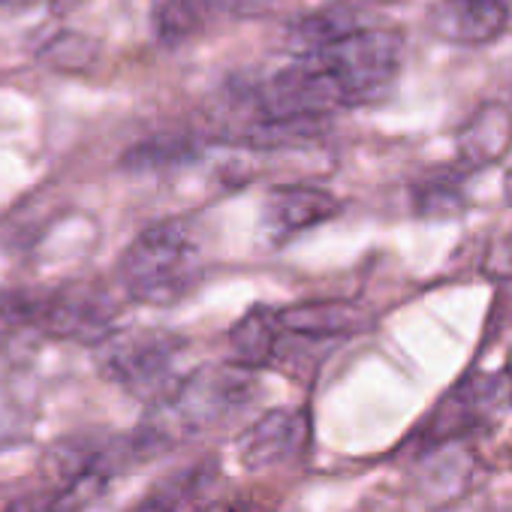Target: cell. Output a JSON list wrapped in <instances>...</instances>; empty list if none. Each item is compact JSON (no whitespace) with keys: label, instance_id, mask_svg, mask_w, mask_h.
Masks as SVG:
<instances>
[{"label":"cell","instance_id":"ba28073f","mask_svg":"<svg viewBox=\"0 0 512 512\" xmlns=\"http://www.w3.org/2000/svg\"><path fill=\"white\" fill-rule=\"evenodd\" d=\"M506 0H437L428 10V31L452 46H488L509 28Z\"/></svg>","mask_w":512,"mask_h":512},{"label":"cell","instance_id":"5bb4252c","mask_svg":"<svg viewBox=\"0 0 512 512\" xmlns=\"http://www.w3.org/2000/svg\"><path fill=\"white\" fill-rule=\"evenodd\" d=\"M199 154H202L199 139L166 133V136H154V139H145V142L133 145V148L121 157V166H124L127 172H133V175L166 172V169H178V166L193 163Z\"/></svg>","mask_w":512,"mask_h":512},{"label":"cell","instance_id":"6da1fadb","mask_svg":"<svg viewBox=\"0 0 512 512\" xmlns=\"http://www.w3.org/2000/svg\"><path fill=\"white\" fill-rule=\"evenodd\" d=\"M253 395L256 377L250 368H241L235 362L202 365L178 377L169 392L151 401V413L142 428L169 449L184 437L235 422L250 407Z\"/></svg>","mask_w":512,"mask_h":512},{"label":"cell","instance_id":"e0dca14e","mask_svg":"<svg viewBox=\"0 0 512 512\" xmlns=\"http://www.w3.org/2000/svg\"><path fill=\"white\" fill-rule=\"evenodd\" d=\"M413 205L419 217L446 220L467 208V196L461 187V172H440L428 175L413 187Z\"/></svg>","mask_w":512,"mask_h":512},{"label":"cell","instance_id":"2e32d148","mask_svg":"<svg viewBox=\"0 0 512 512\" xmlns=\"http://www.w3.org/2000/svg\"><path fill=\"white\" fill-rule=\"evenodd\" d=\"M211 476H214L211 464H193V467L163 479L151 494H145L127 512H181L193 497H199L208 488Z\"/></svg>","mask_w":512,"mask_h":512},{"label":"cell","instance_id":"7c38bea8","mask_svg":"<svg viewBox=\"0 0 512 512\" xmlns=\"http://www.w3.org/2000/svg\"><path fill=\"white\" fill-rule=\"evenodd\" d=\"M284 341V326L275 308L253 305L232 329H229V353L232 362L250 371L272 368L278 362Z\"/></svg>","mask_w":512,"mask_h":512},{"label":"cell","instance_id":"8992f818","mask_svg":"<svg viewBox=\"0 0 512 512\" xmlns=\"http://www.w3.org/2000/svg\"><path fill=\"white\" fill-rule=\"evenodd\" d=\"M509 398V374H470L431 410V416L416 431L413 446L419 452H431L446 443L464 440L488 428L506 410Z\"/></svg>","mask_w":512,"mask_h":512},{"label":"cell","instance_id":"ac0fdd59","mask_svg":"<svg viewBox=\"0 0 512 512\" xmlns=\"http://www.w3.org/2000/svg\"><path fill=\"white\" fill-rule=\"evenodd\" d=\"M40 58L58 73H91L100 61V46L85 34L64 31L40 52Z\"/></svg>","mask_w":512,"mask_h":512},{"label":"cell","instance_id":"277c9868","mask_svg":"<svg viewBox=\"0 0 512 512\" xmlns=\"http://www.w3.org/2000/svg\"><path fill=\"white\" fill-rule=\"evenodd\" d=\"M184 338L166 329H112L97 341V371L124 392L157 401L178 380Z\"/></svg>","mask_w":512,"mask_h":512},{"label":"cell","instance_id":"52a82bcc","mask_svg":"<svg viewBox=\"0 0 512 512\" xmlns=\"http://www.w3.org/2000/svg\"><path fill=\"white\" fill-rule=\"evenodd\" d=\"M311 413L302 407H278L253 419L238 437V458L247 470H269L299 458L311 443Z\"/></svg>","mask_w":512,"mask_h":512},{"label":"cell","instance_id":"7402d4cb","mask_svg":"<svg viewBox=\"0 0 512 512\" xmlns=\"http://www.w3.org/2000/svg\"><path fill=\"white\" fill-rule=\"evenodd\" d=\"M503 193H506V202L512 205V169H509L506 178H503Z\"/></svg>","mask_w":512,"mask_h":512},{"label":"cell","instance_id":"9a60e30c","mask_svg":"<svg viewBox=\"0 0 512 512\" xmlns=\"http://www.w3.org/2000/svg\"><path fill=\"white\" fill-rule=\"evenodd\" d=\"M356 28H362V25L356 22V16L350 10L329 7V10H320V13H311V16L293 22L290 31H287V46L296 55L317 52L326 43H332V40H338V37H344V34H350Z\"/></svg>","mask_w":512,"mask_h":512},{"label":"cell","instance_id":"9c48e42d","mask_svg":"<svg viewBox=\"0 0 512 512\" xmlns=\"http://www.w3.org/2000/svg\"><path fill=\"white\" fill-rule=\"evenodd\" d=\"M341 211V199L323 187L311 184H281L272 187L263 205V226L272 244H284Z\"/></svg>","mask_w":512,"mask_h":512},{"label":"cell","instance_id":"7a4b0ae2","mask_svg":"<svg viewBox=\"0 0 512 512\" xmlns=\"http://www.w3.org/2000/svg\"><path fill=\"white\" fill-rule=\"evenodd\" d=\"M202 275V247L181 220H163L142 229L124 250L118 278L124 293L151 308L181 302Z\"/></svg>","mask_w":512,"mask_h":512},{"label":"cell","instance_id":"8fae6325","mask_svg":"<svg viewBox=\"0 0 512 512\" xmlns=\"http://www.w3.org/2000/svg\"><path fill=\"white\" fill-rule=\"evenodd\" d=\"M226 19H235L232 0H157L151 25L157 40L175 49Z\"/></svg>","mask_w":512,"mask_h":512},{"label":"cell","instance_id":"ffe728a7","mask_svg":"<svg viewBox=\"0 0 512 512\" xmlns=\"http://www.w3.org/2000/svg\"><path fill=\"white\" fill-rule=\"evenodd\" d=\"M7 512H52V497L49 494H25L7 506Z\"/></svg>","mask_w":512,"mask_h":512},{"label":"cell","instance_id":"4fadbf2b","mask_svg":"<svg viewBox=\"0 0 512 512\" xmlns=\"http://www.w3.org/2000/svg\"><path fill=\"white\" fill-rule=\"evenodd\" d=\"M458 157L467 169H482L497 163L512 145V115L500 103L479 106L467 124L455 133Z\"/></svg>","mask_w":512,"mask_h":512},{"label":"cell","instance_id":"30bf717a","mask_svg":"<svg viewBox=\"0 0 512 512\" xmlns=\"http://www.w3.org/2000/svg\"><path fill=\"white\" fill-rule=\"evenodd\" d=\"M281 326L287 335L329 344L341 341L350 335H359L371 326V317L365 308L347 299H314V302H299L293 308L278 311Z\"/></svg>","mask_w":512,"mask_h":512},{"label":"cell","instance_id":"5b68a950","mask_svg":"<svg viewBox=\"0 0 512 512\" xmlns=\"http://www.w3.org/2000/svg\"><path fill=\"white\" fill-rule=\"evenodd\" d=\"M118 302L100 284H64L43 293H22V320L58 341L97 344L115 329Z\"/></svg>","mask_w":512,"mask_h":512},{"label":"cell","instance_id":"d6986e66","mask_svg":"<svg viewBox=\"0 0 512 512\" xmlns=\"http://www.w3.org/2000/svg\"><path fill=\"white\" fill-rule=\"evenodd\" d=\"M196 512H263L260 503H253L250 497H223V500H211Z\"/></svg>","mask_w":512,"mask_h":512},{"label":"cell","instance_id":"44dd1931","mask_svg":"<svg viewBox=\"0 0 512 512\" xmlns=\"http://www.w3.org/2000/svg\"><path fill=\"white\" fill-rule=\"evenodd\" d=\"M43 4H52V0H0V16H19V13L37 10Z\"/></svg>","mask_w":512,"mask_h":512},{"label":"cell","instance_id":"3957f363","mask_svg":"<svg viewBox=\"0 0 512 512\" xmlns=\"http://www.w3.org/2000/svg\"><path fill=\"white\" fill-rule=\"evenodd\" d=\"M311 55L326 67L347 109H353L389 94L401 73L404 37L392 28H356Z\"/></svg>","mask_w":512,"mask_h":512}]
</instances>
